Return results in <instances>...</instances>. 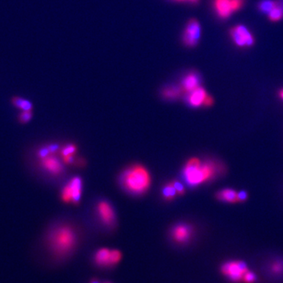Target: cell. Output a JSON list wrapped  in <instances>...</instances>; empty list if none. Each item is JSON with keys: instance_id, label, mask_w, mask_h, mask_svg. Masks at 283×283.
<instances>
[{"instance_id": "9", "label": "cell", "mask_w": 283, "mask_h": 283, "mask_svg": "<svg viewBox=\"0 0 283 283\" xmlns=\"http://www.w3.org/2000/svg\"><path fill=\"white\" fill-rule=\"evenodd\" d=\"M98 214L103 224L108 227L114 226L116 221L115 212L107 201H102L97 205Z\"/></svg>"}, {"instance_id": "17", "label": "cell", "mask_w": 283, "mask_h": 283, "mask_svg": "<svg viewBox=\"0 0 283 283\" xmlns=\"http://www.w3.org/2000/svg\"><path fill=\"white\" fill-rule=\"evenodd\" d=\"M276 7L268 13L269 20L272 21H279L283 18V0H276Z\"/></svg>"}, {"instance_id": "10", "label": "cell", "mask_w": 283, "mask_h": 283, "mask_svg": "<svg viewBox=\"0 0 283 283\" xmlns=\"http://www.w3.org/2000/svg\"><path fill=\"white\" fill-rule=\"evenodd\" d=\"M192 234L191 227L185 224H177L171 231V238L178 244H185L188 242L191 239Z\"/></svg>"}, {"instance_id": "2", "label": "cell", "mask_w": 283, "mask_h": 283, "mask_svg": "<svg viewBox=\"0 0 283 283\" xmlns=\"http://www.w3.org/2000/svg\"><path fill=\"white\" fill-rule=\"evenodd\" d=\"M224 168L212 160L202 161L198 158H191L184 166L183 178L190 186H198L214 179Z\"/></svg>"}, {"instance_id": "4", "label": "cell", "mask_w": 283, "mask_h": 283, "mask_svg": "<svg viewBox=\"0 0 283 283\" xmlns=\"http://www.w3.org/2000/svg\"><path fill=\"white\" fill-rule=\"evenodd\" d=\"M248 271L246 264L240 261H228L221 266L222 274L235 283L242 281Z\"/></svg>"}, {"instance_id": "24", "label": "cell", "mask_w": 283, "mask_h": 283, "mask_svg": "<svg viewBox=\"0 0 283 283\" xmlns=\"http://www.w3.org/2000/svg\"><path fill=\"white\" fill-rule=\"evenodd\" d=\"M256 280H257V277H256L255 275L253 272L248 271L243 279H242V281L245 282L246 283H254Z\"/></svg>"}, {"instance_id": "27", "label": "cell", "mask_w": 283, "mask_h": 283, "mask_svg": "<svg viewBox=\"0 0 283 283\" xmlns=\"http://www.w3.org/2000/svg\"><path fill=\"white\" fill-rule=\"evenodd\" d=\"M279 95H280V97L281 98L282 100L283 101V88L280 90V92H279Z\"/></svg>"}, {"instance_id": "16", "label": "cell", "mask_w": 283, "mask_h": 283, "mask_svg": "<svg viewBox=\"0 0 283 283\" xmlns=\"http://www.w3.org/2000/svg\"><path fill=\"white\" fill-rule=\"evenodd\" d=\"M184 94L183 88L176 86H169L167 88H164L162 92L163 97L168 100H175V99H179L181 95Z\"/></svg>"}, {"instance_id": "6", "label": "cell", "mask_w": 283, "mask_h": 283, "mask_svg": "<svg viewBox=\"0 0 283 283\" xmlns=\"http://www.w3.org/2000/svg\"><path fill=\"white\" fill-rule=\"evenodd\" d=\"M245 0H213L215 12L220 18L227 19L244 6Z\"/></svg>"}, {"instance_id": "5", "label": "cell", "mask_w": 283, "mask_h": 283, "mask_svg": "<svg viewBox=\"0 0 283 283\" xmlns=\"http://www.w3.org/2000/svg\"><path fill=\"white\" fill-rule=\"evenodd\" d=\"M201 36V25L195 18L190 19L183 33V43L186 47L193 48L199 43Z\"/></svg>"}, {"instance_id": "12", "label": "cell", "mask_w": 283, "mask_h": 283, "mask_svg": "<svg viewBox=\"0 0 283 283\" xmlns=\"http://www.w3.org/2000/svg\"><path fill=\"white\" fill-rule=\"evenodd\" d=\"M209 96L205 88H196L194 91L187 93L186 96V102L188 103L189 106L191 107H200V106L205 105V100L207 97Z\"/></svg>"}, {"instance_id": "26", "label": "cell", "mask_w": 283, "mask_h": 283, "mask_svg": "<svg viewBox=\"0 0 283 283\" xmlns=\"http://www.w3.org/2000/svg\"><path fill=\"white\" fill-rule=\"evenodd\" d=\"M175 1L181 2H187V3L190 4H197L199 2L200 0H175Z\"/></svg>"}, {"instance_id": "1", "label": "cell", "mask_w": 283, "mask_h": 283, "mask_svg": "<svg viewBox=\"0 0 283 283\" xmlns=\"http://www.w3.org/2000/svg\"><path fill=\"white\" fill-rule=\"evenodd\" d=\"M46 242L51 255L62 259L68 257L75 250L77 244V234L73 227L62 224L49 232Z\"/></svg>"}, {"instance_id": "18", "label": "cell", "mask_w": 283, "mask_h": 283, "mask_svg": "<svg viewBox=\"0 0 283 283\" xmlns=\"http://www.w3.org/2000/svg\"><path fill=\"white\" fill-rule=\"evenodd\" d=\"M12 103L15 107L20 109L21 111H32V103L27 99L21 97H14L12 99Z\"/></svg>"}, {"instance_id": "11", "label": "cell", "mask_w": 283, "mask_h": 283, "mask_svg": "<svg viewBox=\"0 0 283 283\" xmlns=\"http://www.w3.org/2000/svg\"><path fill=\"white\" fill-rule=\"evenodd\" d=\"M40 163L44 170L48 171L49 173L51 175H59L63 172L64 168L62 163L60 162V160L52 154L41 158Z\"/></svg>"}, {"instance_id": "7", "label": "cell", "mask_w": 283, "mask_h": 283, "mask_svg": "<svg viewBox=\"0 0 283 283\" xmlns=\"http://www.w3.org/2000/svg\"><path fill=\"white\" fill-rule=\"evenodd\" d=\"M81 193H82V180L80 177H74L66 186H64L61 197L64 202L66 203L73 202L77 204L81 198Z\"/></svg>"}, {"instance_id": "23", "label": "cell", "mask_w": 283, "mask_h": 283, "mask_svg": "<svg viewBox=\"0 0 283 283\" xmlns=\"http://www.w3.org/2000/svg\"><path fill=\"white\" fill-rule=\"evenodd\" d=\"M171 183L173 184L174 187H175L178 195L182 196L185 194L184 186H183V185L180 182L177 180H174L171 182Z\"/></svg>"}, {"instance_id": "28", "label": "cell", "mask_w": 283, "mask_h": 283, "mask_svg": "<svg viewBox=\"0 0 283 283\" xmlns=\"http://www.w3.org/2000/svg\"></svg>"}, {"instance_id": "19", "label": "cell", "mask_w": 283, "mask_h": 283, "mask_svg": "<svg viewBox=\"0 0 283 283\" xmlns=\"http://www.w3.org/2000/svg\"><path fill=\"white\" fill-rule=\"evenodd\" d=\"M177 192L174 187L173 184L171 183H168L164 186L162 190V195L166 201H171L175 198L176 196Z\"/></svg>"}, {"instance_id": "13", "label": "cell", "mask_w": 283, "mask_h": 283, "mask_svg": "<svg viewBox=\"0 0 283 283\" xmlns=\"http://www.w3.org/2000/svg\"><path fill=\"white\" fill-rule=\"evenodd\" d=\"M201 76L198 73L190 72L183 77L181 83V88H183L184 93H189L201 87Z\"/></svg>"}, {"instance_id": "25", "label": "cell", "mask_w": 283, "mask_h": 283, "mask_svg": "<svg viewBox=\"0 0 283 283\" xmlns=\"http://www.w3.org/2000/svg\"><path fill=\"white\" fill-rule=\"evenodd\" d=\"M238 198H239V202L246 201L248 198V194L246 191H241L238 193Z\"/></svg>"}, {"instance_id": "20", "label": "cell", "mask_w": 283, "mask_h": 283, "mask_svg": "<svg viewBox=\"0 0 283 283\" xmlns=\"http://www.w3.org/2000/svg\"><path fill=\"white\" fill-rule=\"evenodd\" d=\"M276 0H262L258 4V8L262 13H269L272 9L276 7Z\"/></svg>"}, {"instance_id": "15", "label": "cell", "mask_w": 283, "mask_h": 283, "mask_svg": "<svg viewBox=\"0 0 283 283\" xmlns=\"http://www.w3.org/2000/svg\"><path fill=\"white\" fill-rule=\"evenodd\" d=\"M216 198L221 201L227 203H236L239 202L238 193L232 189H224L216 194Z\"/></svg>"}, {"instance_id": "21", "label": "cell", "mask_w": 283, "mask_h": 283, "mask_svg": "<svg viewBox=\"0 0 283 283\" xmlns=\"http://www.w3.org/2000/svg\"><path fill=\"white\" fill-rule=\"evenodd\" d=\"M76 152H77V146L74 144H69L62 148L61 154L64 158L66 156H73Z\"/></svg>"}, {"instance_id": "3", "label": "cell", "mask_w": 283, "mask_h": 283, "mask_svg": "<svg viewBox=\"0 0 283 283\" xmlns=\"http://www.w3.org/2000/svg\"><path fill=\"white\" fill-rule=\"evenodd\" d=\"M121 183L128 191L134 194H142L149 188L150 175L143 166L133 165L124 171Z\"/></svg>"}, {"instance_id": "22", "label": "cell", "mask_w": 283, "mask_h": 283, "mask_svg": "<svg viewBox=\"0 0 283 283\" xmlns=\"http://www.w3.org/2000/svg\"><path fill=\"white\" fill-rule=\"evenodd\" d=\"M32 111H22L21 114H19L18 120L21 123L26 124L32 119Z\"/></svg>"}, {"instance_id": "14", "label": "cell", "mask_w": 283, "mask_h": 283, "mask_svg": "<svg viewBox=\"0 0 283 283\" xmlns=\"http://www.w3.org/2000/svg\"><path fill=\"white\" fill-rule=\"evenodd\" d=\"M112 250L102 248L98 250L95 254V263L101 268H109L114 266L111 257Z\"/></svg>"}, {"instance_id": "8", "label": "cell", "mask_w": 283, "mask_h": 283, "mask_svg": "<svg viewBox=\"0 0 283 283\" xmlns=\"http://www.w3.org/2000/svg\"><path fill=\"white\" fill-rule=\"evenodd\" d=\"M230 35L234 43L239 47H252L255 43L254 35L245 25L238 24L230 30Z\"/></svg>"}]
</instances>
